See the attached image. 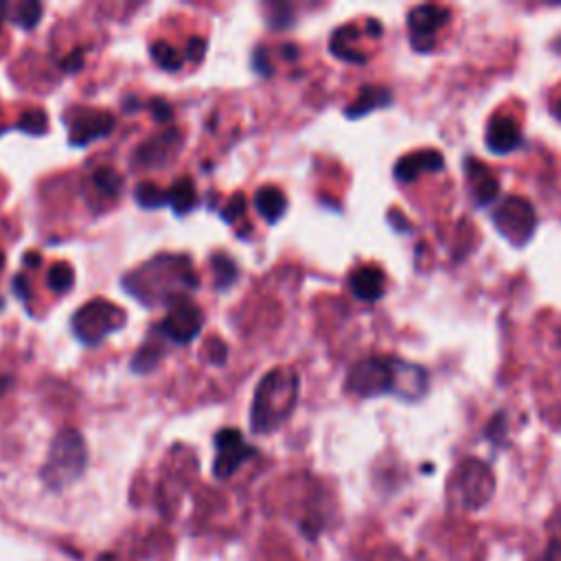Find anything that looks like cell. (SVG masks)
Here are the masks:
<instances>
[{
  "label": "cell",
  "instance_id": "obj_1",
  "mask_svg": "<svg viewBox=\"0 0 561 561\" xmlns=\"http://www.w3.org/2000/svg\"><path fill=\"white\" fill-rule=\"evenodd\" d=\"M123 290L143 305H169L178 296H189L200 288L191 259L185 255H158L141 268L128 272Z\"/></svg>",
  "mask_w": 561,
  "mask_h": 561
},
{
  "label": "cell",
  "instance_id": "obj_2",
  "mask_svg": "<svg viewBox=\"0 0 561 561\" xmlns=\"http://www.w3.org/2000/svg\"><path fill=\"white\" fill-rule=\"evenodd\" d=\"M347 391L358 397L395 395L417 402L428 391V373L397 358H364L349 371Z\"/></svg>",
  "mask_w": 561,
  "mask_h": 561
},
{
  "label": "cell",
  "instance_id": "obj_3",
  "mask_svg": "<svg viewBox=\"0 0 561 561\" xmlns=\"http://www.w3.org/2000/svg\"><path fill=\"white\" fill-rule=\"evenodd\" d=\"M301 377L288 366H277L257 384L250 406V428L255 434H270L290 419L299 402Z\"/></svg>",
  "mask_w": 561,
  "mask_h": 561
},
{
  "label": "cell",
  "instance_id": "obj_4",
  "mask_svg": "<svg viewBox=\"0 0 561 561\" xmlns=\"http://www.w3.org/2000/svg\"><path fill=\"white\" fill-rule=\"evenodd\" d=\"M86 463L88 450L84 437L77 430L66 428L51 443L47 463L42 467V480L51 489H64L84 474Z\"/></svg>",
  "mask_w": 561,
  "mask_h": 561
},
{
  "label": "cell",
  "instance_id": "obj_5",
  "mask_svg": "<svg viewBox=\"0 0 561 561\" xmlns=\"http://www.w3.org/2000/svg\"><path fill=\"white\" fill-rule=\"evenodd\" d=\"M125 325V312L106 299L88 301L75 312L71 327L79 342L93 347Z\"/></svg>",
  "mask_w": 561,
  "mask_h": 561
},
{
  "label": "cell",
  "instance_id": "obj_6",
  "mask_svg": "<svg viewBox=\"0 0 561 561\" xmlns=\"http://www.w3.org/2000/svg\"><path fill=\"white\" fill-rule=\"evenodd\" d=\"M450 487L456 505L465 511H478L494 498L496 480L483 461L467 459L456 467Z\"/></svg>",
  "mask_w": 561,
  "mask_h": 561
},
{
  "label": "cell",
  "instance_id": "obj_7",
  "mask_svg": "<svg viewBox=\"0 0 561 561\" xmlns=\"http://www.w3.org/2000/svg\"><path fill=\"white\" fill-rule=\"evenodd\" d=\"M204 327L202 309L193 303L189 296H178V299L167 305V316L154 327L152 334L163 338L171 345H191L200 336Z\"/></svg>",
  "mask_w": 561,
  "mask_h": 561
},
{
  "label": "cell",
  "instance_id": "obj_8",
  "mask_svg": "<svg viewBox=\"0 0 561 561\" xmlns=\"http://www.w3.org/2000/svg\"><path fill=\"white\" fill-rule=\"evenodd\" d=\"M491 220H494L498 233L518 248L529 242L537 226L533 204L520 196H511L502 202L491 215Z\"/></svg>",
  "mask_w": 561,
  "mask_h": 561
},
{
  "label": "cell",
  "instance_id": "obj_9",
  "mask_svg": "<svg viewBox=\"0 0 561 561\" xmlns=\"http://www.w3.org/2000/svg\"><path fill=\"white\" fill-rule=\"evenodd\" d=\"M257 450L248 445L244 434L235 428H224L215 434V461L213 474L217 478H231L239 467L253 459Z\"/></svg>",
  "mask_w": 561,
  "mask_h": 561
},
{
  "label": "cell",
  "instance_id": "obj_10",
  "mask_svg": "<svg viewBox=\"0 0 561 561\" xmlns=\"http://www.w3.org/2000/svg\"><path fill=\"white\" fill-rule=\"evenodd\" d=\"M68 139L73 147H84L93 141L106 139L114 130V117L106 110L73 108L66 114Z\"/></svg>",
  "mask_w": 561,
  "mask_h": 561
},
{
  "label": "cell",
  "instance_id": "obj_11",
  "mask_svg": "<svg viewBox=\"0 0 561 561\" xmlns=\"http://www.w3.org/2000/svg\"><path fill=\"white\" fill-rule=\"evenodd\" d=\"M450 18V11L439 5H419L408 14L410 42L417 51H428L434 47L437 33Z\"/></svg>",
  "mask_w": 561,
  "mask_h": 561
},
{
  "label": "cell",
  "instance_id": "obj_12",
  "mask_svg": "<svg viewBox=\"0 0 561 561\" xmlns=\"http://www.w3.org/2000/svg\"><path fill=\"white\" fill-rule=\"evenodd\" d=\"M182 145V134L178 128H169L165 132H160L152 139H147L143 145L136 147L134 152V163L141 167H163L167 160L176 156Z\"/></svg>",
  "mask_w": 561,
  "mask_h": 561
},
{
  "label": "cell",
  "instance_id": "obj_13",
  "mask_svg": "<svg viewBox=\"0 0 561 561\" xmlns=\"http://www.w3.org/2000/svg\"><path fill=\"white\" fill-rule=\"evenodd\" d=\"M439 169H443V156L434 150H423L399 158V163L395 165V178L399 182H415L426 171L434 174Z\"/></svg>",
  "mask_w": 561,
  "mask_h": 561
},
{
  "label": "cell",
  "instance_id": "obj_14",
  "mask_svg": "<svg viewBox=\"0 0 561 561\" xmlns=\"http://www.w3.org/2000/svg\"><path fill=\"white\" fill-rule=\"evenodd\" d=\"M520 143H522L520 125L515 123L513 119L500 117V119H496L494 123L489 125V130H487V147L494 154H498V156L509 154Z\"/></svg>",
  "mask_w": 561,
  "mask_h": 561
},
{
  "label": "cell",
  "instance_id": "obj_15",
  "mask_svg": "<svg viewBox=\"0 0 561 561\" xmlns=\"http://www.w3.org/2000/svg\"><path fill=\"white\" fill-rule=\"evenodd\" d=\"M465 169H467V180H469V187H472L476 202L489 204L491 200H496L498 191H500L498 178L491 174L483 163H478V160H474V158L467 160Z\"/></svg>",
  "mask_w": 561,
  "mask_h": 561
},
{
  "label": "cell",
  "instance_id": "obj_16",
  "mask_svg": "<svg viewBox=\"0 0 561 561\" xmlns=\"http://www.w3.org/2000/svg\"><path fill=\"white\" fill-rule=\"evenodd\" d=\"M351 292L360 301H377L384 294V272L375 266H362L351 274Z\"/></svg>",
  "mask_w": 561,
  "mask_h": 561
},
{
  "label": "cell",
  "instance_id": "obj_17",
  "mask_svg": "<svg viewBox=\"0 0 561 561\" xmlns=\"http://www.w3.org/2000/svg\"><path fill=\"white\" fill-rule=\"evenodd\" d=\"M255 209L268 224H277L288 211V198L279 187H261L255 193Z\"/></svg>",
  "mask_w": 561,
  "mask_h": 561
},
{
  "label": "cell",
  "instance_id": "obj_18",
  "mask_svg": "<svg viewBox=\"0 0 561 561\" xmlns=\"http://www.w3.org/2000/svg\"><path fill=\"white\" fill-rule=\"evenodd\" d=\"M393 101V95L388 93L386 88H377V86H364L360 90V95L358 99L351 103V106L347 108V117L349 119H362L366 117V114L373 112V110H380V108H386L388 103Z\"/></svg>",
  "mask_w": 561,
  "mask_h": 561
},
{
  "label": "cell",
  "instance_id": "obj_19",
  "mask_svg": "<svg viewBox=\"0 0 561 561\" xmlns=\"http://www.w3.org/2000/svg\"><path fill=\"white\" fill-rule=\"evenodd\" d=\"M167 204L174 209L178 215L191 213L196 209L198 204V189L196 182H193L189 176L178 178L174 185L167 189Z\"/></svg>",
  "mask_w": 561,
  "mask_h": 561
},
{
  "label": "cell",
  "instance_id": "obj_20",
  "mask_svg": "<svg viewBox=\"0 0 561 561\" xmlns=\"http://www.w3.org/2000/svg\"><path fill=\"white\" fill-rule=\"evenodd\" d=\"M356 29L353 27H342L338 29L334 36H331V42H329V51L334 53L338 60L342 62H349V64H362L366 62V57L360 55L358 49H353L351 47V42L356 40Z\"/></svg>",
  "mask_w": 561,
  "mask_h": 561
},
{
  "label": "cell",
  "instance_id": "obj_21",
  "mask_svg": "<svg viewBox=\"0 0 561 561\" xmlns=\"http://www.w3.org/2000/svg\"><path fill=\"white\" fill-rule=\"evenodd\" d=\"M211 270H213V279H215V288L220 292L231 290L233 285L237 283L239 277V268L233 257H228L226 253H215L211 257Z\"/></svg>",
  "mask_w": 561,
  "mask_h": 561
},
{
  "label": "cell",
  "instance_id": "obj_22",
  "mask_svg": "<svg viewBox=\"0 0 561 561\" xmlns=\"http://www.w3.org/2000/svg\"><path fill=\"white\" fill-rule=\"evenodd\" d=\"M163 356H165L163 342H158L156 336L152 340L147 338V342L139 349V353H136L130 366H132L134 373H141V375L143 373H150V371L156 369L158 362L163 360Z\"/></svg>",
  "mask_w": 561,
  "mask_h": 561
},
{
  "label": "cell",
  "instance_id": "obj_23",
  "mask_svg": "<svg viewBox=\"0 0 561 561\" xmlns=\"http://www.w3.org/2000/svg\"><path fill=\"white\" fill-rule=\"evenodd\" d=\"M47 283L55 294H66L75 285V270L66 261H57L47 272Z\"/></svg>",
  "mask_w": 561,
  "mask_h": 561
},
{
  "label": "cell",
  "instance_id": "obj_24",
  "mask_svg": "<svg viewBox=\"0 0 561 561\" xmlns=\"http://www.w3.org/2000/svg\"><path fill=\"white\" fill-rule=\"evenodd\" d=\"M150 55H152V60L160 68H163V71H169V73L180 71L182 64H185V57H182L180 53H176V49L169 47V44L163 42V40H158V42L152 44Z\"/></svg>",
  "mask_w": 561,
  "mask_h": 561
},
{
  "label": "cell",
  "instance_id": "obj_25",
  "mask_svg": "<svg viewBox=\"0 0 561 561\" xmlns=\"http://www.w3.org/2000/svg\"><path fill=\"white\" fill-rule=\"evenodd\" d=\"M134 196L143 209L156 211V209H160V206H167V191L158 189L154 182H141V185L136 187Z\"/></svg>",
  "mask_w": 561,
  "mask_h": 561
},
{
  "label": "cell",
  "instance_id": "obj_26",
  "mask_svg": "<svg viewBox=\"0 0 561 561\" xmlns=\"http://www.w3.org/2000/svg\"><path fill=\"white\" fill-rule=\"evenodd\" d=\"M16 130L20 132H27L31 136H40L49 130V117H47V112L40 110V108H31L27 110L25 114H22L18 125H16Z\"/></svg>",
  "mask_w": 561,
  "mask_h": 561
},
{
  "label": "cell",
  "instance_id": "obj_27",
  "mask_svg": "<svg viewBox=\"0 0 561 561\" xmlns=\"http://www.w3.org/2000/svg\"><path fill=\"white\" fill-rule=\"evenodd\" d=\"M93 182H95V187L103 193V196H110V198L112 196L117 198L119 191H121V185H123L121 176L110 167H99L93 174Z\"/></svg>",
  "mask_w": 561,
  "mask_h": 561
},
{
  "label": "cell",
  "instance_id": "obj_28",
  "mask_svg": "<svg viewBox=\"0 0 561 561\" xmlns=\"http://www.w3.org/2000/svg\"><path fill=\"white\" fill-rule=\"evenodd\" d=\"M40 18H42V5L29 0V3L18 5L16 14L11 20H14L20 29L31 31V29H36L40 25Z\"/></svg>",
  "mask_w": 561,
  "mask_h": 561
},
{
  "label": "cell",
  "instance_id": "obj_29",
  "mask_svg": "<svg viewBox=\"0 0 561 561\" xmlns=\"http://www.w3.org/2000/svg\"><path fill=\"white\" fill-rule=\"evenodd\" d=\"M268 25L272 29H288L294 25V11L290 5L285 3H272L270 11H268Z\"/></svg>",
  "mask_w": 561,
  "mask_h": 561
},
{
  "label": "cell",
  "instance_id": "obj_30",
  "mask_svg": "<svg viewBox=\"0 0 561 561\" xmlns=\"http://www.w3.org/2000/svg\"><path fill=\"white\" fill-rule=\"evenodd\" d=\"M246 211V198L244 193H235V196L228 200V204L220 211V217L226 224H233L237 217H242Z\"/></svg>",
  "mask_w": 561,
  "mask_h": 561
},
{
  "label": "cell",
  "instance_id": "obj_31",
  "mask_svg": "<svg viewBox=\"0 0 561 561\" xmlns=\"http://www.w3.org/2000/svg\"><path fill=\"white\" fill-rule=\"evenodd\" d=\"M147 108L152 110V117L158 123H167V121H171V117H174V108H171L169 103L165 99H160V97H156V99L147 103Z\"/></svg>",
  "mask_w": 561,
  "mask_h": 561
},
{
  "label": "cell",
  "instance_id": "obj_32",
  "mask_svg": "<svg viewBox=\"0 0 561 561\" xmlns=\"http://www.w3.org/2000/svg\"><path fill=\"white\" fill-rule=\"evenodd\" d=\"M253 71L259 73L261 77H270L274 71H272V64L268 60V53L263 47H257L255 53H253Z\"/></svg>",
  "mask_w": 561,
  "mask_h": 561
},
{
  "label": "cell",
  "instance_id": "obj_33",
  "mask_svg": "<svg viewBox=\"0 0 561 561\" xmlns=\"http://www.w3.org/2000/svg\"><path fill=\"white\" fill-rule=\"evenodd\" d=\"M209 351H211V356L209 360L217 366H222L226 362V356H228V349H226V342L220 340V338H213L209 340Z\"/></svg>",
  "mask_w": 561,
  "mask_h": 561
},
{
  "label": "cell",
  "instance_id": "obj_34",
  "mask_svg": "<svg viewBox=\"0 0 561 561\" xmlns=\"http://www.w3.org/2000/svg\"><path fill=\"white\" fill-rule=\"evenodd\" d=\"M206 51V40L202 38H189L187 42V60L189 62H200Z\"/></svg>",
  "mask_w": 561,
  "mask_h": 561
},
{
  "label": "cell",
  "instance_id": "obj_35",
  "mask_svg": "<svg viewBox=\"0 0 561 561\" xmlns=\"http://www.w3.org/2000/svg\"><path fill=\"white\" fill-rule=\"evenodd\" d=\"M82 66H84V51L79 49V51H73L71 55L66 57V60L62 62V68L66 73H77V71H82Z\"/></svg>",
  "mask_w": 561,
  "mask_h": 561
},
{
  "label": "cell",
  "instance_id": "obj_36",
  "mask_svg": "<svg viewBox=\"0 0 561 561\" xmlns=\"http://www.w3.org/2000/svg\"><path fill=\"white\" fill-rule=\"evenodd\" d=\"M531 561H561V546L559 544H551V546L546 548V551H542L540 555H537Z\"/></svg>",
  "mask_w": 561,
  "mask_h": 561
},
{
  "label": "cell",
  "instance_id": "obj_37",
  "mask_svg": "<svg viewBox=\"0 0 561 561\" xmlns=\"http://www.w3.org/2000/svg\"><path fill=\"white\" fill-rule=\"evenodd\" d=\"M14 292L20 296L22 301H27V299H29V294H27V281H25V277H22V274H16V277H14Z\"/></svg>",
  "mask_w": 561,
  "mask_h": 561
},
{
  "label": "cell",
  "instance_id": "obj_38",
  "mask_svg": "<svg viewBox=\"0 0 561 561\" xmlns=\"http://www.w3.org/2000/svg\"><path fill=\"white\" fill-rule=\"evenodd\" d=\"M281 51H283V57H288V60H299V47H296V44H283L281 47Z\"/></svg>",
  "mask_w": 561,
  "mask_h": 561
},
{
  "label": "cell",
  "instance_id": "obj_39",
  "mask_svg": "<svg viewBox=\"0 0 561 561\" xmlns=\"http://www.w3.org/2000/svg\"><path fill=\"white\" fill-rule=\"evenodd\" d=\"M29 261V266L31 268H36V266H40V255H36V253H29V255H25V263Z\"/></svg>",
  "mask_w": 561,
  "mask_h": 561
},
{
  "label": "cell",
  "instance_id": "obj_40",
  "mask_svg": "<svg viewBox=\"0 0 561 561\" xmlns=\"http://www.w3.org/2000/svg\"><path fill=\"white\" fill-rule=\"evenodd\" d=\"M369 29H371V33H373L375 38L382 33V25H380V22H375V20H369Z\"/></svg>",
  "mask_w": 561,
  "mask_h": 561
},
{
  "label": "cell",
  "instance_id": "obj_41",
  "mask_svg": "<svg viewBox=\"0 0 561 561\" xmlns=\"http://www.w3.org/2000/svg\"><path fill=\"white\" fill-rule=\"evenodd\" d=\"M5 11H7V3H0V22L5 18Z\"/></svg>",
  "mask_w": 561,
  "mask_h": 561
},
{
  "label": "cell",
  "instance_id": "obj_42",
  "mask_svg": "<svg viewBox=\"0 0 561 561\" xmlns=\"http://www.w3.org/2000/svg\"><path fill=\"white\" fill-rule=\"evenodd\" d=\"M553 112H555V117L561 121V101H557V106H555Z\"/></svg>",
  "mask_w": 561,
  "mask_h": 561
},
{
  "label": "cell",
  "instance_id": "obj_43",
  "mask_svg": "<svg viewBox=\"0 0 561 561\" xmlns=\"http://www.w3.org/2000/svg\"><path fill=\"white\" fill-rule=\"evenodd\" d=\"M3 307H5V301H3V299H0V312H3Z\"/></svg>",
  "mask_w": 561,
  "mask_h": 561
}]
</instances>
